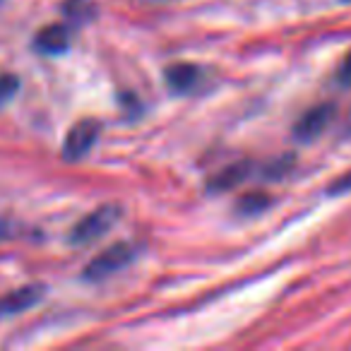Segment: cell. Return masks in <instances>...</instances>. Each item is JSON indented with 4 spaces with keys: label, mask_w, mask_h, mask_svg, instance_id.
<instances>
[{
    "label": "cell",
    "mask_w": 351,
    "mask_h": 351,
    "mask_svg": "<svg viewBox=\"0 0 351 351\" xmlns=\"http://www.w3.org/2000/svg\"><path fill=\"white\" fill-rule=\"evenodd\" d=\"M200 77H202V70L193 63H176L171 68H166L164 73L166 84L176 94H188L191 89H195Z\"/></svg>",
    "instance_id": "6"
},
{
    "label": "cell",
    "mask_w": 351,
    "mask_h": 351,
    "mask_svg": "<svg viewBox=\"0 0 351 351\" xmlns=\"http://www.w3.org/2000/svg\"><path fill=\"white\" fill-rule=\"evenodd\" d=\"M118 217H121V207H116V205L97 207V210L89 212L82 221L75 224V229L70 231V243H75V245L92 243V241H97L99 236H104L116 224Z\"/></svg>",
    "instance_id": "1"
},
{
    "label": "cell",
    "mask_w": 351,
    "mask_h": 351,
    "mask_svg": "<svg viewBox=\"0 0 351 351\" xmlns=\"http://www.w3.org/2000/svg\"><path fill=\"white\" fill-rule=\"evenodd\" d=\"M63 15L70 20V25H84L94 17V5L89 0H65Z\"/></svg>",
    "instance_id": "9"
},
{
    "label": "cell",
    "mask_w": 351,
    "mask_h": 351,
    "mask_svg": "<svg viewBox=\"0 0 351 351\" xmlns=\"http://www.w3.org/2000/svg\"><path fill=\"white\" fill-rule=\"evenodd\" d=\"M253 171V166L248 161H239V164H231L226 166L224 171H219L217 176H212L210 183H207V191L212 193H224V191H231V188L241 186Z\"/></svg>",
    "instance_id": "8"
},
{
    "label": "cell",
    "mask_w": 351,
    "mask_h": 351,
    "mask_svg": "<svg viewBox=\"0 0 351 351\" xmlns=\"http://www.w3.org/2000/svg\"><path fill=\"white\" fill-rule=\"evenodd\" d=\"M335 118V106L332 104H320V106H313L311 111H306L298 123L293 125V137L301 142H311L317 135L325 132V128L332 123Z\"/></svg>",
    "instance_id": "4"
},
{
    "label": "cell",
    "mask_w": 351,
    "mask_h": 351,
    "mask_svg": "<svg viewBox=\"0 0 351 351\" xmlns=\"http://www.w3.org/2000/svg\"><path fill=\"white\" fill-rule=\"evenodd\" d=\"M291 164H293V156H282V159H277L274 164H269L267 169H265L267 181H279V178L291 169Z\"/></svg>",
    "instance_id": "12"
},
{
    "label": "cell",
    "mask_w": 351,
    "mask_h": 351,
    "mask_svg": "<svg viewBox=\"0 0 351 351\" xmlns=\"http://www.w3.org/2000/svg\"><path fill=\"white\" fill-rule=\"evenodd\" d=\"M337 82H339L341 87H351V53L341 60L339 70H337Z\"/></svg>",
    "instance_id": "14"
},
{
    "label": "cell",
    "mask_w": 351,
    "mask_h": 351,
    "mask_svg": "<svg viewBox=\"0 0 351 351\" xmlns=\"http://www.w3.org/2000/svg\"><path fill=\"white\" fill-rule=\"evenodd\" d=\"M10 234H12V226H10V221H8V219H0V241L10 239Z\"/></svg>",
    "instance_id": "15"
},
{
    "label": "cell",
    "mask_w": 351,
    "mask_h": 351,
    "mask_svg": "<svg viewBox=\"0 0 351 351\" xmlns=\"http://www.w3.org/2000/svg\"><path fill=\"white\" fill-rule=\"evenodd\" d=\"M99 132H101V125L99 121H92V118H84V121L75 123L68 130L63 142V156L68 161H80L84 154H89L94 145L99 140Z\"/></svg>",
    "instance_id": "3"
},
{
    "label": "cell",
    "mask_w": 351,
    "mask_h": 351,
    "mask_svg": "<svg viewBox=\"0 0 351 351\" xmlns=\"http://www.w3.org/2000/svg\"><path fill=\"white\" fill-rule=\"evenodd\" d=\"M132 258H135V248H132L130 243H113L111 248H106L101 255H97V258L84 267L82 277L87 279V282H101V279L111 277L113 272L125 267Z\"/></svg>",
    "instance_id": "2"
},
{
    "label": "cell",
    "mask_w": 351,
    "mask_h": 351,
    "mask_svg": "<svg viewBox=\"0 0 351 351\" xmlns=\"http://www.w3.org/2000/svg\"><path fill=\"white\" fill-rule=\"evenodd\" d=\"M269 205H272L269 195H265V193H248V195H243L239 200L236 212H239V215H243V217H255V215H260L263 210H267Z\"/></svg>",
    "instance_id": "10"
},
{
    "label": "cell",
    "mask_w": 351,
    "mask_h": 351,
    "mask_svg": "<svg viewBox=\"0 0 351 351\" xmlns=\"http://www.w3.org/2000/svg\"><path fill=\"white\" fill-rule=\"evenodd\" d=\"M34 46L44 56H58L65 53L70 46V29L65 25H49L36 34Z\"/></svg>",
    "instance_id": "7"
},
{
    "label": "cell",
    "mask_w": 351,
    "mask_h": 351,
    "mask_svg": "<svg viewBox=\"0 0 351 351\" xmlns=\"http://www.w3.org/2000/svg\"><path fill=\"white\" fill-rule=\"evenodd\" d=\"M20 89V80L15 75H0V106L8 104Z\"/></svg>",
    "instance_id": "11"
},
{
    "label": "cell",
    "mask_w": 351,
    "mask_h": 351,
    "mask_svg": "<svg viewBox=\"0 0 351 351\" xmlns=\"http://www.w3.org/2000/svg\"><path fill=\"white\" fill-rule=\"evenodd\" d=\"M349 191H351V171H349V173H344V176H339V178H337V181L327 188V193H330V195H341V193H349Z\"/></svg>",
    "instance_id": "13"
},
{
    "label": "cell",
    "mask_w": 351,
    "mask_h": 351,
    "mask_svg": "<svg viewBox=\"0 0 351 351\" xmlns=\"http://www.w3.org/2000/svg\"><path fill=\"white\" fill-rule=\"evenodd\" d=\"M44 293H46V289L41 287V284H27V287L10 291L8 296L0 298V320H3V317L17 315V313H25L27 308L36 306V303L44 298Z\"/></svg>",
    "instance_id": "5"
}]
</instances>
